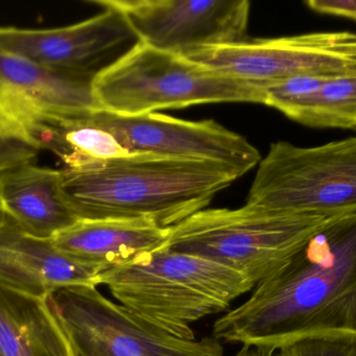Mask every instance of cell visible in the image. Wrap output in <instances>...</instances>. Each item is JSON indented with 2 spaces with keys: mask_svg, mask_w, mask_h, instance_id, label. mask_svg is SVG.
I'll use <instances>...</instances> for the list:
<instances>
[{
  "mask_svg": "<svg viewBox=\"0 0 356 356\" xmlns=\"http://www.w3.org/2000/svg\"><path fill=\"white\" fill-rule=\"evenodd\" d=\"M330 219L244 206L203 209L170 228L165 248L224 265L253 286L284 267Z\"/></svg>",
  "mask_w": 356,
  "mask_h": 356,
  "instance_id": "5",
  "label": "cell"
},
{
  "mask_svg": "<svg viewBox=\"0 0 356 356\" xmlns=\"http://www.w3.org/2000/svg\"><path fill=\"white\" fill-rule=\"evenodd\" d=\"M245 206L325 219L356 213V136L312 148L274 142L259 162Z\"/></svg>",
  "mask_w": 356,
  "mask_h": 356,
  "instance_id": "6",
  "label": "cell"
},
{
  "mask_svg": "<svg viewBox=\"0 0 356 356\" xmlns=\"http://www.w3.org/2000/svg\"><path fill=\"white\" fill-rule=\"evenodd\" d=\"M104 271L60 252L51 240L29 235L0 215V286L44 299L63 286L96 288Z\"/></svg>",
  "mask_w": 356,
  "mask_h": 356,
  "instance_id": "13",
  "label": "cell"
},
{
  "mask_svg": "<svg viewBox=\"0 0 356 356\" xmlns=\"http://www.w3.org/2000/svg\"><path fill=\"white\" fill-rule=\"evenodd\" d=\"M169 236L170 228L144 219H79L51 242L60 252L106 271L163 248Z\"/></svg>",
  "mask_w": 356,
  "mask_h": 356,
  "instance_id": "15",
  "label": "cell"
},
{
  "mask_svg": "<svg viewBox=\"0 0 356 356\" xmlns=\"http://www.w3.org/2000/svg\"><path fill=\"white\" fill-rule=\"evenodd\" d=\"M136 39L124 18L113 8L68 26L25 29L0 26V50L51 70L96 75L91 68Z\"/></svg>",
  "mask_w": 356,
  "mask_h": 356,
  "instance_id": "12",
  "label": "cell"
},
{
  "mask_svg": "<svg viewBox=\"0 0 356 356\" xmlns=\"http://www.w3.org/2000/svg\"><path fill=\"white\" fill-rule=\"evenodd\" d=\"M184 58L259 86L298 77L336 79L356 75V33L315 31L288 37L201 46Z\"/></svg>",
  "mask_w": 356,
  "mask_h": 356,
  "instance_id": "8",
  "label": "cell"
},
{
  "mask_svg": "<svg viewBox=\"0 0 356 356\" xmlns=\"http://www.w3.org/2000/svg\"><path fill=\"white\" fill-rule=\"evenodd\" d=\"M305 4L319 14L343 17L356 22V0H307Z\"/></svg>",
  "mask_w": 356,
  "mask_h": 356,
  "instance_id": "21",
  "label": "cell"
},
{
  "mask_svg": "<svg viewBox=\"0 0 356 356\" xmlns=\"http://www.w3.org/2000/svg\"><path fill=\"white\" fill-rule=\"evenodd\" d=\"M332 79L318 77H298L278 83L263 86L265 92V105L278 109L296 98L309 95L319 90Z\"/></svg>",
  "mask_w": 356,
  "mask_h": 356,
  "instance_id": "20",
  "label": "cell"
},
{
  "mask_svg": "<svg viewBox=\"0 0 356 356\" xmlns=\"http://www.w3.org/2000/svg\"><path fill=\"white\" fill-rule=\"evenodd\" d=\"M85 119L110 133L131 154L211 161L244 175L261 160L250 142L213 121H182L158 113L124 116L104 110L87 113Z\"/></svg>",
  "mask_w": 356,
  "mask_h": 356,
  "instance_id": "10",
  "label": "cell"
},
{
  "mask_svg": "<svg viewBox=\"0 0 356 356\" xmlns=\"http://www.w3.org/2000/svg\"><path fill=\"white\" fill-rule=\"evenodd\" d=\"M321 334L356 336V213L330 219L213 326L219 342L273 351Z\"/></svg>",
  "mask_w": 356,
  "mask_h": 356,
  "instance_id": "1",
  "label": "cell"
},
{
  "mask_svg": "<svg viewBox=\"0 0 356 356\" xmlns=\"http://www.w3.org/2000/svg\"><path fill=\"white\" fill-rule=\"evenodd\" d=\"M0 356H75L45 300L0 286Z\"/></svg>",
  "mask_w": 356,
  "mask_h": 356,
  "instance_id": "16",
  "label": "cell"
},
{
  "mask_svg": "<svg viewBox=\"0 0 356 356\" xmlns=\"http://www.w3.org/2000/svg\"><path fill=\"white\" fill-rule=\"evenodd\" d=\"M274 353L275 351L244 345L234 356H274Z\"/></svg>",
  "mask_w": 356,
  "mask_h": 356,
  "instance_id": "22",
  "label": "cell"
},
{
  "mask_svg": "<svg viewBox=\"0 0 356 356\" xmlns=\"http://www.w3.org/2000/svg\"><path fill=\"white\" fill-rule=\"evenodd\" d=\"M124 18L137 41L184 54L201 46L246 39L250 3L246 0H93Z\"/></svg>",
  "mask_w": 356,
  "mask_h": 356,
  "instance_id": "11",
  "label": "cell"
},
{
  "mask_svg": "<svg viewBox=\"0 0 356 356\" xmlns=\"http://www.w3.org/2000/svg\"><path fill=\"white\" fill-rule=\"evenodd\" d=\"M121 305L181 340H196L192 324L223 313L254 286L244 276L200 257L163 248L98 276Z\"/></svg>",
  "mask_w": 356,
  "mask_h": 356,
  "instance_id": "3",
  "label": "cell"
},
{
  "mask_svg": "<svg viewBox=\"0 0 356 356\" xmlns=\"http://www.w3.org/2000/svg\"><path fill=\"white\" fill-rule=\"evenodd\" d=\"M278 111L307 127L356 132V75L330 79L317 91L296 98Z\"/></svg>",
  "mask_w": 356,
  "mask_h": 356,
  "instance_id": "18",
  "label": "cell"
},
{
  "mask_svg": "<svg viewBox=\"0 0 356 356\" xmlns=\"http://www.w3.org/2000/svg\"><path fill=\"white\" fill-rule=\"evenodd\" d=\"M60 176L65 198L79 219H144L172 228L207 208L244 173L211 161L133 154L64 169Z\"/></svg>",
  "mask_w": 356,
  "mask_h": 356,
  "instance_id": "2",
  "label": "cell"
},
{
  "mask_svg": "<svg viewBox=\"0 0 356 356\" xmlns=\"http://www.w3.org/2000/svg\"><path fill=\"white\" fill-rule=\"evenodd\" d=\"M44 300L75 356H223L216 339L175 338L108 300L95 286H63Z\"/></svg>",
  "mask_w": 356,
  "mask_h": 356,
  "instance_id": "7",
  "label": "cell"
},
{
  "mask_svg": "<svg viewBox=\"0 0 356 356\" xmlns=\"http://www.w3.org/2000/svg\"><path fill=\"white\" fill-rule=\"evenodd\" d=\"M0 215L29 235L51 240L79 221L67 203L60 171L35 162L0 171Z\"/></svg>",
  "mask_w": 356,
  "mask_h": 356,
  "instance_id": "14",
  "label": "cell"
},
{
  "mask_svg": "<svg viewBox=\"0 0 356 356\" xmlns=\"http://www.w3.org/2000/svg\"><path fill=\"white\" fill-rule=\"evenodd\" d=\"M94 75L51 70L0 50V164L20 154L42 119L102 110Z\"/></svg>",
  "mask_w": 356,
  "mask_h": 356,
  "instance_id": "9",
  "label": "cell"
},
{
  "mask_svg": "<svg viewBox=\"0 0 356 356\" xmlns=\"http://www.w3.org/2000/svg\"><path fill=\"white\" fill-rule=\"evenodd\" d=\"M93 90L102 110L124 116L201 104L265 105L263 86L234 79L181 54L139 41L96 72Z\"/></svg>",
  "mask_w": 356,
  "mask_h": 356,
  "instance_id": "4",
  "label": "cell"
},
{
  "mask_svg": "<svg viewBox=\"0 0 356 356\" xmlns=\"http://www.w3.org/2000/svg\"><path fill=\"white\" fill-rule=\"evenodd\" d=\"M52 115L33 127L25 146L33 154L54 153L67 169H83L131 156L110 133L86 121L85 115Z\"/></svg>",
  "mask_w": 356,
  "mask_h": 356,
  "instance_id": "17",
  "label": "cell"
},
{
  "mask_svg": "<svg viewBox=\"0 0 356 356\" xmlns=\"http://www.w3.org/2000/svg\"><path fill=\"white\" fill-rule=\"evenodd\" d=\"M278 356H356V336L350 334L307 336L282 346Z\"/></svg>",
  "mask_w": 356,
  "mask_h": 356,
  "instance_id": "19",
  "label": "cell"
}]
</instances>
